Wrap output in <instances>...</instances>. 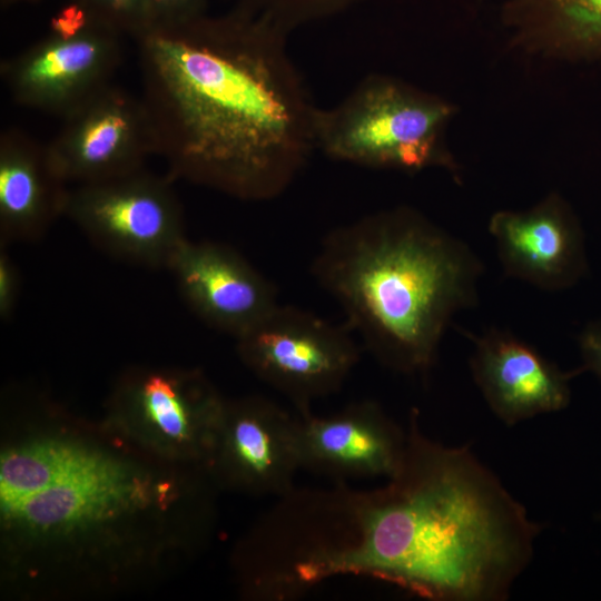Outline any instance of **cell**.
I'll return each instance as SVG.
<instances>
[{
    "label": "cell",
    "instance_id": "44dd1931",
    "mask_svg": "<svg viewBox=\"0 0 601 601\" xmlns=\"http://www.w3.org/2000/svg\"><path fill=\"white\" fill-rule=\"evenodd\" d=\"M583 372L591 373L601 386V318L588 322L578 334Z\"/></svg>",
    "mask_w": 601,
    "mask_h": 601
},
{
    "label": "cell",
    "instance_id": "e0dca14e",
    "mask_svg": "<svg viewBox=\"0 0 601 601\" xmlns=\"http://www.w3.org/2000/svg\"><path fill=\"white\" fill-rule=\"evenodd\" d=\"M522 30L558 48L601 53V0H513Z\"/></svg>",
    "mask_w": 601,
    "mask_h": 601
},
{
    "label": "cell",
    "instance_id": "4fadbf2b",
    "mask_svg": "<svg viewBox=\"0 0 601 601\" xmlns=\"http://www.w3.org/2000/svg\"><path fill=\"white\" fill-rule=\"evenodd\" d=\"M489 233L505 276L546 292H561L589 273L583 228L555 194L526 210H499Z\"/></svg>",
    "mask_w": 601,
    "mask_h": 601
},
{
    "label": "cell",
    "instance_id": "7a4b0ae2",
    "mask_svg": "<svg viewBox=\"0 0 601 601\" xmlns=\"http://www.w3.org/2000/svg\"><path fill=\"white\" fill-rule=\"evenodd\" d=\"M542 529L470 445L431 439L412 408L402 462L385 485L324 489L323 572L431 601H505Z\"/></svg>",
    "mask_w": 601,
    "mask_h": 601
},
{
    "label": "cell",
    "instance_id": "5b68a950",
    "mask_svg": "<svg viewBox=\"0 0 601 601\" xmlns=\"http://www.w3.org/2000/svg\"><path fill=\"white\" fill-rule=\"evenodd\" d=\"M452 108L393 78L368 76L338 105L317 109L316 149L371 168L454 169L442 135Z\"/></svg>",
    "mask_w": 601,
    "mask_h": 601
},
{
    "label": "cell",
    "instance_id": "603a6c76",
    "mask_svg": "<svg viewBox=\"0 0 601 601\" xmlns=\"http://www.w3.org/2000/svg\"><path fill=\"white\" fill-rule=\"evenodd\" d=\"M38 0H1L2 6L16 4V3H30Z\"/></svg>",
    "mask_w": 601,
    "mask_h": 601
},
{
    "label": "cell",
    "instance_id": "ba28073f",
    "mask_svg": "<svg viewBox=\"0 0 601 601\" xmlns=\"http://www.w3.org/2000/svg\"><path fill=\"white\" fill-rule=\"evenodd\" d=\"M122 37L69 2L47 36L1 65V76L18 105L63 118L111 83Z\"/></svg>",
    "mask_w": 601,
    "mask_h": 601
},
{
    "label": "cell",
    "instance_id": "3957f363",
    "mask_svg": "<svg viewBox=\"0 0 601 601\" xmlns=\"http://www.w3.org/2000/svg\"><path fill=\"white\" fill-rule=\"evenodd\" d=\"M61 431L48 482L0 502L2 543L18 577L115 584L206 541L219 487L205 465L160 460L107 422L96 435Z\"/></svg>",
    "mask_w": 601,
    "mask_h": 601
},
{
    "label": "cell",
    "instance_id": "ac0fdd59",
    "mask_svg": "<svg viewBox=\"0 0 601 601\" xmlns=\"http://www.w3.org/2000/svg\"><path fill=\"white\" fill-rule=\"evenodd\" d=\"M358 0H239L238 7L267 17L289 32L295 27L335 13Z\"/></svg>",
    "mask_w": 601,
    "mask_h": 601
},
{
    "label": "cell",
    "instance_id": "9c48e42d",
    "mask_svg": "<svg viewBox=\"0 0 601 601\" xmlns=\"http://www.w3.org/2000/svg\"><path fill=\"white\" fill-rule=\"evenodd\" d=\"M348 326L335 325L293 305L278 304L236 338L242 363L287 397L298 415L336 393L357 364L359 349Z\"/></svg>",
    "mask_w": 601,
    "mask_h": 601
},
{
    "label": "cell",
    "instance_id": "52a82bcc",
    "mask_svg": "<svg viewBox=\"0 0 601 601\" xmlns=\"http://www.w3.org/2000/svg\"><path fill=\"white\" fill-rule=\"evenodd\" d=\"M170 177L147 170L69 188L63 216L99 249L147 268L169 265L188 238Z\"/></svg>",
    "mask_w": 601,
    "mask_h": 601
},
{
    "label": "cell",
    "instance_id": "30bf717a",
    "mask_svg": "<svg viewBox=\"0 0 601 601\" xmlns=\"http://www.w3.org/2000/svg\"><path fill=\"white\" fill-rule=\"evenodd\" d=\"M207 469L220 490L286 494L300 469L297 416L260 395L225 398Z\"/></svg>",
    "mask_w": 601,
    "mask_h": 601
},
{
    "label": "cell",
    "instance_id": "9a60e30c",
    "mask_svg": "<svg viewBox=\"0 0 601 601\" xmlns=\"http://www.w3.org/2000/svg\"><path fill=\"white\" fill-rule=\"evenodd\" d=\"M405 446L406 428L373 400L352 403L326 416L297 415L300 469L336 482L391 477Z\"/></svg>",
    "mask_w": 601,
    "mask_h": 601
},
{
    "label": "cell",
    "instance_id": "6da1fadb",
    "mask_svg": "<svg viewBox=\"0 0 601 601\" xmlns=\"http://www.w3.org/2000/svg\"><path fill=\"white\" fill-rule=\"evenodd\" d=\"M288 32L236 7L155 23L135 38L155 154L169 176L262 201L283 194L314 149V106Z\"/></svg>",
    "mask_w": 601,
    "mask_h": 601
},
{
    "label": "cell",
    "instance_id": "277c9868",
    "mask_svg": "<svg viewBox=\"0 0 601 601\" xmlns=\"http://www.w3.org/2000/svg\"><path fill=\"white\" fill-rule=\"evenodd\" d=\"M483 272L464 240L410 207L333 229L312 264L376 361L421 376L434 366L453 317L477 305Z\"/></svg>",
    "mask_w": 601,
    "mask_h": 601
},
{
    "label": "cell",
    "instance_id": "cb8c5ba5",
    "mask_svg": "<svg viewBox=\"0 0 601 601\" xmlns=\"http://www.w3.org/2000/svg\"><path fill=\"white\" fill-rule=\"evenodd\" d=\"M599 519L601 520V512H600V514H599Z\"/></svg>",
    "mask_w": 601,
    "mask_h": 601
},
{
    "label": "cell",
    "instance_id": "ffe728a7",
    "mask_svg": "<svg viewBox=\"0 0 601 601\" xmlns=\"http://www.w3.org/2000/svg\"><path fill=\"white\" fill-rule=\"evenodd\" d=\"M21 292V274L7 247L0 246V319L9 322Z\"/></svg>",
    "mask_w": 601,
    "mask_h": 601
},
{
    "label": "cell",
    "instance_id": "2e32d148",
    "mask_svg": "<svg viewBox=\"0 0 601 601\" xmlns=\"http://www.w3.org/2000/svg\"><path fill=\"white\" fill-rule=\"evenodd\" d=\"M47 145L17 129L0 138V246L40 239L63 216L69 188Z\"/></svg>",
    "mask_w": 601,
    "mask_h": 601
},
{
    "label": "cell",
    "instance_id": "8992f818",
    "mask_svg": "<svg viewBox=\"0 0 601 601\" xmlns=\"http://www.w3.org/2000/svg\"><path fill=\"white\" fill-rule=\"evenodd\" d=\"M225 397L198 368H128L116 381L106 422L145 452L207 466Z\"/></svg>",
    "mask_w": 601,
    "mask_h": 601
},
{
    "label": "cell",
    "instance_id": "d6986e66",
    "mask_svg": "<svg viewBox=\"0 0 601 601\" xmlns=\"http://www.w3.org/2000/svg\"><path fill=\"white\" fill-rule=\"evenodd\" d=\"M92 19L134 39L151 24L149 0H69Z\"/></svg>",
    "mask_w": 601,
    "mask_h": 601
},
{
    "label": "cell",
    "instance_id": "7c38bea8",
    "mask_svg": "<svg viewBox=\"0 0 601 601\" xmlns=\"http://www.w3.org/2000/svg\"><path fill=\"white\" fill-rule=\"evenodd\" d=\"M167 269L190 311L208 326L235 339L279 304L272 282L223 243L187 238Z\"/></svg>",
    "mask_w": 601,
    "mask_h": 601
},
{
    "label": "cell",
    "instance_id": "5bb4252c",
    "mask_svg": "<svg viewBox=\"0 0 601 601\" xmlns=\"http://www.w3.org/2000/svg\"><path fill=\"white\" fill-rule=\"evenodd\" d=\"M463 333L473 344L469 361L472 378L503 424L513 426L570 405L571 383L584 373L581 366L564 371L505 329Z\"/></svg>",
    "mask_w": 601,
    "mask_h": 601
},
{
    "label": "cell",
    "instance_id": "8fae6325",
    "mask_svg": "<svg viewBox=\"0 0 601 601\" xmlns=\"http://www.w3.org/2000/svg\"><path fill=\"white\" fill-rule=\"evenodd\" d=\"M55 169L67 183L101 181L144 168L155 154L146 107L112 83L69 115L47 145Z\"/></svg>",
    "mask_w": 601,
    "mask_h": 601
},
{
    "label": "cell",
    "instance_id": "7402d4cb",
    "mask_svg": "<svg viewBox=\"0 0 601 601\" xmlns=\"http://www.w3.org/2000/svg\"><path fill=\"white\" fill-rule=\"evenodd\" d=\"M206 6L207 0H149L151 24L195 17L204 13Z\"/></svg>",
    "mask_w": 601,
    "mask_h": 601
}]
</instances>
